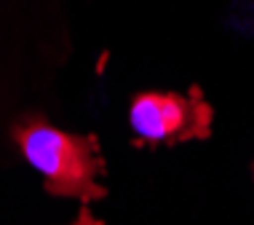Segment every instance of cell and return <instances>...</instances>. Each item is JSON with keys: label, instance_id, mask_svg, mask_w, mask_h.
Wrapping results in <instances>:
<instances>
[{"label": "cell", "instance_id": "obj_1", "mask_svg": "<svg viewBox=\"0 0 254 225\" xmlns=\"http://www.w3.org/2000/svg\"><path fill=\"white\" fill-rule=\"evenodd\" d=\"M13 140L30 166L43 174L51 196H72L80 201L107 196L97 182L105 172V158L94 134H70L43 118H24L13 126Z\"/></svg>", "mask_w": 254, "mask_h": 225}, {"label": "cell", "instance_id": "obj_2", "mask_svg": "<svg viewBox=\"0 0 254 225\" xmlns=\"http://www.w3.org/2000/svg\"><path fill=\"white\" fill-rule=\"evenodd\" d=\"M214 107L201 97V88L193 86L190 94H136L128 107L139 145H177V142L206 140L211 134Z\"/></svg>", "mask_w": 254, "mask_h": 225}, {"label": "cell", "instance_id": "obj_3", "mask_svg": "<svg viewBox=\"0 0 254 225\" xmlns=\"http://www.w3.org/2000/svg\"><path fill=\"white\" fill-rule=\"evenodd\" d=\"M72 225H105V223L97 220V217H94V215H91V212H88V209L83 207V209H80V215H78V220H75Z\"/></svg>", "mask_w": 254, "mask_h": 225}]
</instances>
